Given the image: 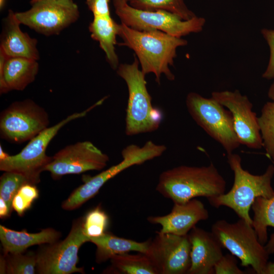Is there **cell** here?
<instances>
[{"mask_svg": "<svg viewBox=\"0 0 274 274\" xmlns=\"http://www.w3.org/2000/svg\"><path fill=\"white\" fill-rule=\"evenodd\" d=\"M118 36L123 41L120 45L134 52L145 75L153 73L158 84L162 74L169 81L175 80L169 66L174 65L177 49L187 45V41L157 30H138L122 23Z\"/></svg>", "mask_w": 274, "mask_h": 274, "instance_id": "1", "label": "cell"}, {"mask_svg": "<svg viewBox=\"0 0 274 274\" xmlns=\"http://www.w3.org/2000/svg\"><path fill=\"white\" fill-rule=\"evenodd\" d=\"M226 182L216 166L180 165L162 172L156 190L174 203H184L196 197L208 199L225 193Z\"/></svg>", "mask_w": 274, "mask_h": 274, "instance_id": "2", "label": "cell"}, {"mask_svg": "<svg viewBox=\"0 0 274 274\" xmlns=\"http://www.w3.org/2000/svg\"><path fill=\"white\" fill-rule=\"evenodd\" d=\"M227 155V162L234 174L232 187L227 193L208 198V201L214 208L224 206L232 209L240 219L252 225L249 211L255 199L274 196L271 186L274 164L269 165L262 175H255L243 168L238 154L233 152Z\"/></svg>", "mask_w": 274, "mask_h": 274, "instance_id": "3", "label": "cell"}, {"mask_svg": "<svg viewBox=\"0 0 274 274\" xmlns=\"http://www.w3.org/2000/svg\"><path fill=\"white\" fill-rule=\"evenodd\" d=\"M116 71L126 82L128 91L126 134L134 135L157 129L162 120V114L152 106V97L147 88L146 75L140 69L135 55L132 63L120 64Z\"/></svg>", "mask_w": 274, "mask_h": 274, "instance_id": "4", "label": "cell"}, {"mask_svg": "<svg viewBox=\"0 0 274 274\" xmlns=\"http://www.w3.org/2000/svg\"><path fill=\"white\" fill-rule=\"evenodd\" d=\"M211 232L223 248L241 260L243 266H251L256 273H264L269 254L252 224L240 218L234 223L222 219L213 224Z\"/></svg>", "mask_w": 274, "mask_h": 274, "instance_id": "5", "label": "cell"}, {"mask_svg": "<svg viewBox=\"0 0 274 274\" xmlns=\"http://www.w3.org/2000/svg\"><path fill=\"white\" fill-rule=\"evenodd\" d=\"M105 98L84 111L73 113L57 124L48 127L31 139L22 150L14 155H8L0 159V170L20 173L38 183L42 172L52 160L47 155V148L60 129L68 122L85 116L89 111L100 105Z\"/></svg>", "mask_w": 274, "mask_h": 274, "instance_id": "6", "label": "cell"}, {"mask_svg": "<svg viewBox=\"0 0 274 274\" xmlns=\"http://www.w3.org/2000/svg\"><path fill=\"white\" fill-rule=\"evenodd\" d=\"M188 111L194 121L223 148L227 154L241 145L231 113L213 97L191 92L186 98Z\"/></svg>", "mask_w": 274, "mask_h": 274, "instance_id": "7", "label": "cell"}, {"mask_svg": "<svg viewBox=\"0 0 274 274\" xmlns=\"http://www.w3.org/2000/svg\"><path fill=\"white\" fill-rule=\"evenodd\" d=\"M115 10L121 23L131 28L157 30L178 38L201 31L206 23V19L201 17L196 16L185 20L167 11H144L128 4L116 7Z\"/></svg>", "mask_w": 274, "mask_h": 274, "instance_id": "8", "label": "cell"}, {"mask_svg": "<svg viewBox=\"0 0 274 274\" xmlns=\"http://www.w3.org/2000/svg\"><path fill=\"white\" fill-rule=\"evenodd\" d=\"M49 124L48 113L34 101H15L1 114V137L10 143L20 144L30 141Z\"/></svg>", "mask_w": 274, "mask_h": 274, "instance_id": "9", "label": "cell"}, {"mask_svg": "<svg viewBox=\"0 0 274 274\" xmlns=\"http://www.w3.org/2000/svg\"><path fill=\"white\" fill-rule=\"evenodd\" d=\"M159 146L151 141H147L142 147L134 144L124 148L121 155L123 160L94 177L89 178L82 185L75 190L62 203L66 210H73L93 197L101 187L110 179L125 169L159 157Z\"/></svg>", "mask_w": 274, "mask_h": 274, "instance_id": "10", "label": "cell"}, {"mask_svg": "<svg viewBox=\"0 0 274 274\" xmlns=\"http://www.w3.org/2000/svg\"><path fill=\"white\" fill-rule=\"evenodd\" d=\"M84 217L73 223L67 236L59 243L50 244L36 253V271L41 274H70L84 273L82 267H78V253L80 247L89 242L83 231Z\"/></svg>", "mask_w": 274, "mask_h": 274, "instance_id": "11", "label": "cell"}, {"mask_svg": "<svg viewBox=\"0 0 274 274\" xmlns=\"http://www.w3.org/2000/svg\"><path fill=\"white\" fill-rule=\"evenodd\" d=\"M30 4L28 10L15 13L17 18L21 24L47 36L59 34L80 16L73 0H39Z\"/></svg>", "mask_w": 274, "mask_h": 274, "instance_id": "12", "label": "cell"}, {"mask_svg": "<svg viewBox=\"0 0 274 274\" xmlns=\"http://www.w3.org/2000/svg\"><path fill=\"white\" fill-rule=\"evenodd\" d=\"M191 244L184 235L157 231L145 253L157 274H187L191 265Z\"/></svg>", "mask_w": 274, "mask_h": 274, "instance_id": "13", "label": "cell"}, {"mask_svg": "<svg viewBox=\"0 0 274 274\" xmlns=\"http://www.w3.org/2000/svg\"><path fill=\"white\" fill-rule=\"evenodd\" d=\"M109 160V156L91 142H79L57 152L45 170L50 172L52 178L56 180L66 175L101 170Z\"/></svg>", "mask_w": 274, "mask_h": 274, "instance_id": "14", "label": "cell"}, {"mask_svg": "<svg viewBox=\"0 0 274 274\" xmlns=\"http://www.w3.org/2000/svg\"><path fill=\"white\" fill-rule=\"evenodd\" d=\"M212 97L232 114L234 127L241 145L252 149H260L263 142L258 117L253 111V104L239 90L214 91Z\"/></svg>", "mask_w": 274, "mask_h": 274, "instance_id": "15", "label": "cell"}, {"mask_svg": "<svg viewBox=\"0 0 274 274\" xmlns=\"http://www.w3.org/2000/svg\"><path fill=\"white\" fill-rule=\"evenodd\" d=\"M209 218V212L203 203L196 199H192L184 203H174L171 212L165 215L150 216L148 221L161 226L160 231L184 235L200 221Z\"/></svg>", "mask_w": 274, "mask_h": 274, "instance_id": "16", "label": "cell"}, {"mask_svg": "<svg viewBox=\"0 0 274 274\" xmlns=\"http://www.w3.org/2000/svg\"><path fill=\"white\" fill-rule=\"evenodd\" d=\"M191 265L187 274H213L223 248L212 232L195 226L188 233Z\"/></svg>", "mask_w": 274, "mask_h": 274, "instance_id": "17", "label": "cell"}, {"mask_svg": "<svg viewBox=\"0 0 274 274\" xmlns=\"http://www.w3.org/2000/svg\"><path fill=\"white\" fill-rule=\"evenodd\" d=\"M39 68L36 60L8 57L0 49V92L23 90L36 79Z\"/></svg>", "mask_w": 274, "mask_h": 274, "instance_id": "18", "label": "cell"}, {"mask_svg": "<svg viewBox=\"0 0 274 274\" xmlns=\"http://www.w3.org/2000/svg\"><path fill=\"white\" fill-rule=\"evenodd\" d=\"M15 13L9 10L3 20L0 49L8 57H24L38 60L40 54L37 40L23 32Z\"/></svg>", "mask_w": 274, "mask_h": 274, "instance_id": "19", "label": "cell"}, {"mask_svg": "<svg viewBox=\"0 0 274 274\" xmlns=\"http://www.w3.org/2000/svg\"><path fill=\"white\" fill-rule=\"evenodd\" d=\"M60 236L59 232L50 228L31 233L12 230L0 225V239L5 255L23 253L33 245L54 243Z\"/></svg>", "mask_w": 274, "mask_h": 274, "instance_id": "20", "label": "cell"}, {"mask_svg": "<svg viewBox=\"0 0 274 274\" xmlns=\"http://www.w3.org/2000/svg\"><path fill=\"white\" fill-rule=\"evenodd\" d=\"M89 242L96 246V261L101 263L115 255L132 251L145 254L148 249L151 239L138 242L119 237L106 232L100 236L90 238Z\"/></svg>", "mask_w": 274, "mask_h": 274, "instance_id": "21", "label": "cell"}, {"mask_svg": "<svg viewBox=\"0 0 274 274\" xmlns=\"http://www.w3.org/2000/svg\"><path fill=\"white\" fill-rule=\"evenodd\" d=\"M118 26L111 16H94L89 26L91 37L99 43L108 63L114 70H117L120 64L115 47L117 44Z\"/></svg>", "mask_w": 274, "mask_h": 274, "instance_id": "22", "label": "cell"}, {"mask_svg": "<svg viewBox=\"0 0 274 274\" xmlns=\"http://www.w3.org/2000/svg\"><path fill=\"white\" fill-rule=\"evenodd\" d=\"M271 161L274 164V160ZM251 208L254 213L252 226L259 242L264 245L267 241V227H274V196L270 198L257 197ZM265 247L269 254L274 253V233Z\"/></svg>", "mask_w": 274, "mask_h": 274, "instance_id": "23", "label": "cell"}, {"mask_svg": "<svg viewBox=\"0 0 274 274\" xmlns=\"http://www.w3.org/2000/svg\"><path fill=\"white\" fill-rule=\"evenodd\" d=\"M112 273L119 274H157L152 262L145 253L117 255L110 259Z\"/></svg>", "mask_w": 274, "mask_h": 274, "instance_id": "24", "label": "cell"}, {"mask_svg": "<svg viewBox=\"0 0 274 274\" xmlns=\"http://www.w3.org/2000/svg\"><path fill=\"white\" fill-rule=\"evenodd\" d=\"M128 4L134 8L144 11H167L185 20L196 16L187 7L184 0H129Z\"/></svg>", "mask_w": 274, "mask_h": 274, "instance_id": "25", "label": "cell"}, {"mask_svg": "<svg viewBox=\"0 0 274 274\" xmlns=\"http://www.w3.org/2000/svg\"><path fill=\"white\" fill-rule=\"evenodd\" d=\"M260 131L267 156L274 160V101L266 102L258 117Z\"/></svg>", "mask_w": 274, "mask_h": 274, "instance_id": "26", "label": "cell"}, {"mask_svg": "<svg viewBox=\"0 0 274 274\" xmlns=\"http://www.w3.org/2000/svg\"><path fill=\"white\" fill-rule=\"evenodd\" d=\"M35 184L28 177L14 172H5L0 179V197L7 203L11 212L12 201L19 189L24 184Z\"/></svg>", "mask_w": 274, "mask_h": 274, "instance_id": "27", "label": "cell"}, {"mask_svg": "<svg viewBox=\"0 0 274 274\" xmlns=\"http://www.w3.org/2000/svg\"><path fill=\"white\" fill-rule=\"evenodd\" d=\"M6 273L10 274H33L36 271L37 254L29 252L5 255Z\"/></svg>", "mask_w": 274, "mask_h": 274, "instance_id": "28", "label": "cell"}, {"mask_svg": "<svg viewBox=\"0 0 274 274\" xmlns=\"http://www.w3.org/2000/svg\"><path fill=\"white\" fill-rule=\"evenodd\" d=\"M109 223L107 214L100 206L89 212L83 220V231L89 238L98 237L106 232Z\"/></svg>", "mask_w": 274, "mask_h": 274, "instance_id": "29", "label": "cell"}, {"mask_svg": "<svg viewBox=\"0 0 274 274\" xmlns=\"http://www.w3.org/2000/svg\"><path fill=\"white\" fill-rule=\"evenodd\" d=\"M38 197L39 191L35 184H25L19 189L14 196L12 201V209L19 216H23Z\"/></svg>", "mask_w": 274, "mask_h": 274, "instance_id": "30", "label": "cell"}, {"mask_svg": "<svg viewBox=\"0 0 274 274\" xmlns=\"http://www.w3.org/2000/svg\"><path fill=\"white\" fill-rule=\"evenodd\" d=\"M215 274H244L237 266V261L233 254L223 255L214 268Z\"/></svg>", "mask_w": 274, "mask_h": 274, "instance_id": "31", "label": "cell"}, {"mask_svg": "<svg viewBox=\"0 0 274 274\" xmlns=\"http://www.w3.org/2000/svg\"><path fill=\"white\" fill-rule=\"evenodd\" d=\"M261 33L269 48V58L266 68L262 77L267 80L274 78V29L263 28Z\"/></svg>", "mask_w": 274, "mask_h": 274, "instance_id": "32", "label": "cell"}, {"mask_svg": "<svg viewBox=\"0 0 274 274\" xmlns=\"http://www.w3.org/2000/svg\"><path fill=\"white\" fill-rule=\"evenodd\" d=\"M110 0H86L88 9L94 16H110Z\"/></svg>", "mask_w": 274, "mask_h": 274, "instance_id": "33", "label": "cell"}, {"mask_svg": "<svg viewBox=\"0 0 274 274\" xmlns=\"http://www.w3.org/2000/svg\"><path fill=\"white\" fill-rule=\"evenodd\" d=\"M11 211L6 202L0 197V217L4 219L10 215Z\"/></svg>", "mask_w": 274, "mask_h": 274, "instance_id": "34", "label": "cell"}, {"mask_svg": "<svg viewBox=\"0 0 274 274\" xmlns=\"http://www.w3.org/2000/svg\"><path fill=\"white\" fill-rule=\"evenodd\" d=\"M272 80V82L268 90L267 96L271 100L274 101V78Z\"/></svg>", "mask_w": 274, "mask_h": 274, "instance_id": "35", "label": "cell"}, {"mask_svg": "<svg viewBox=\"0 0 274 274\" xmlns=\"http://www.w3.org/2000/svg\"><path fill=\"white\" fill-rule=\"evenodd\" d=\"M264 274H274V262H268Z\"/></svg>", "mask_w": 274, "mask_h": 274, "instance_id": "36", "label": "cell"}, {"mask_svg": "<svg viewBox=\"0 0 274 274\" xmlns=\"http://www.w3.org/2000/svg\"><path fill=\"white\" fill-rule=\"evenodd\" d=\"M129 0H112L114 8L120 6L125 4H128Z\"/></svg>", "mask_w": 274, "mask_h": 274, "instance_id": "37", "label": "cell"}, {"mask_svg": "<svg viewBox=\"0 0 274 274\" xmlns=\"http://www.w3.org/2000/svg\"><path fill=\"white\" fill-rule=\"evenodd\" d=\"M6 4V0H0V9L3 10L5 7Z\"/></svg>", "mask_w": 274, "mask_h": 274, "instance_id": "38", "label": "cell"}, {"mask_svg": "<svg viewBox=\"0 0 274 274\" xmlns=\"http://www.w3.org/2000/svg\"><path fill=\"white\" fill-rule=\"evenodd\" d=\"M38 1H39V0H31L30 3H33V2Z\"/></svg>", "mask_w": 274, "mask_h": 274, "instance_id": "39", "label": "cell"}]
</instances>
